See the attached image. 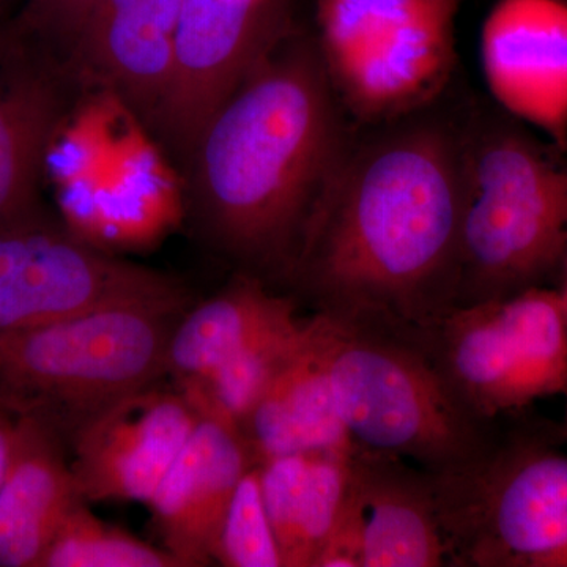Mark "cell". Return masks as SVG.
<instances>
[{
	"label": "cell",
	"mask_w": 567,
	"mask_h": 567,
	"mask_svg": "<svg viewBox=\"0 0 567 567\" xmlns=\"http://www.w3.org/2000/svg\"><path fill=\"white\" fill-rule=\"evenodd\" d=\"M63 447L47 424L18 417L17 453L0 487V567H40L62 522L82 502Z\"/></svg>",
	"instance_id": "ac0fdd59"
},
{
	"label": "cell",
	"mask_w": 567,
	"mask_h": 567,
	"mask_svg": "<svg viewBox=\"0 0 567 567\" xmlns=\"http://www.w3.org/2000/svg\"><path fill=\"white\" fill-rule=\"evenodd\" d=\"M316 41L282 35L205 125L188 163L197 210L248 274L289 282L352 137Z\"/></svg>",
	"instance_id": "7a4b0ae2"
},
{
	"label": "cell",
	"mask_w": 567,
	"mask_h": 567,
	"mask_svg": "<svg viewBox=\"0 0 567 567\" xmlns=\"http://www.w3.org/2000/svg\"><path fill=\"white\" fill-rule=\"evenodd\" d=\"M559 425H561V432H563V435H565V440L567 442V406H566L565 420H563V423Z\"/></svg>",
	"instance_id": "4dcf8cb0"
},
{
	"label": "cell",
	"mask_w": 567,
	"mask_h": 567,
	"mask_svg": "<svg viewBox=\"0 0 567 567\" xmlns=\"http://www.w3.org/2000/svg\"><path fill=\"white\" fill-rule=\"evenodd\" d=\"M199 421L182 391L159 382L118 399L70 442L81 498L148 505Z\"/></svg>",
	"instance_id": "8fae6325"
},
{
	"label": "cell",
	"mask_w": 567,
	"mask_h": 567,
	"mask_svg": "<svg viewBox=\"0 0 567 567\" xmlns=\"http://www.w3.org/2000/svg\"><path fill=\"white\" fill-rule=\"evenodd\" d=\"M462 133L427 110L350 142L289 282L317 312L423 331L456 308Z\"/></svg>",
	"instance_id": "6da1fadb"
},
{
	"label": "cell",
	"mask_w": 567,
	"mask_h": 567,
	"mask_svg": "<svg viewBox=\"0 0 567 567\" xmlns=\"http://www.w3.org/2000/svg\"><path fill=\"white\" fill-rule=\"evenodd\" d=\"M561 425L503 417L487 453L432 475L447 567H567Z\"/></svg>",
	"instance_id": "8992f818"
},
{
	"label": "cell",
	"mask_w": 567,
	"mask_h": 567,
	"mask_svg": "<svg viewBox=\"0 0 567 567\" xmlns=\"http://www.w3.org/2000/svg\"><path fill=\"white\" fill-rule=\"evenodd\" d=\"M312 333L354 445L436 475L487 453L502 420L462 398L416 330L316 312Z\"/></svg>",
	"instance_id": "277c9868"
},
{
	"label": "cell",
	"mask_w": 567,
	"mask_h": 567,
	"mask_svg": "<svg viewBox=\"0 0 567 567\" xmlns=\"http://www.w3.org/2000/svg\"><path fill=\"white\" fill-rule=\"evenodd\" d=\"M162 301L188 298L169 276L85 244L63 224L0 230V333Z\"/></svg>",
	"instance_id": "9c48e42d"
},
{
	"label": "cell",
	"mask_w": 567,
	"mask_h": 567,
	"mask_svg": "<svg viewBox=\"0 0 567 567\" xmlns=\"http://www.w3.org/2000/svg\"><path fill=\"white\" fill-rule=\"evenodd\" d=\"M63 226L102 251L132 252L162 244L183 219L181 182L137 117L95 181L58 189Z\"/></svg>",
	"instance_id": "4fadbf2b"
},
{
	"label": "cell",
	"mask_w": 567,
	"mask_h": 567,
	"mask_svg": "<svg viewBox=\"0 0 567 567\" xmlns=\"http://www.w3.org/2000/svg\"><path fill=\"white\" fill-rule=\"evenodd\" d=\"M481 65L496 107L567 153V0H498Z\"/></svg>",
	"instance_id": "7c38bea8"
},
{
	"label": "cell",
	"mask_w": 567,
	"mask_h": 567,
	"mask_svg": "<svg viewBox=\"0 0 567 567\" xmlns=\"http://www.w3.org/2000/svg\"><path fill=\"white\" fill-rule=\"evenodd\" d=\"M462 133L456 308L505 300L561 278L567 260V162L502 110Z\"/></svg>",
	"instance_id": "3957f363"
},
{
	"label": "cell",
	"mask_w": 567,
	"mask_h": 567,
	"mask_svg": "<svg viewBox=\"0 0 567 567\" xmlns=\"http://www.w3.org/2000/svg\"><path fill=\"white\" fill-rule=\"evenodd\" d=\"M347 464L363 520V567H446L431 473L354 443Z\"/></svg>",
	"instance_id": "e0dca14e"
},
{
	"label": "cell",
	"mask_w": 567,
	"mask_h": 567,
	"mask_svg": "<svg viewBox=\"0 0 567 567\" xmlns=\"http://www.w3.org/2000/svg\"><path fill=\"white\" fill-rule=\"evenodd\" d=\"M18 443V417L0 406V487L13 464Z\"/></svg>",
	"instance_id": "83f0119b"
},
{
	"label": "cell",
	"mask_w": 567,
	"mask_h": 567,
	"mask_svg": "<svg viewBox=\"0 0 567 567\" xmlns=\"http://www.w3.org/2000/svg\"><path fill=\"white\" fill-rule=\"evenodd\" d=\"M95 0H25V24L40 37L43 50H63L73 54L82 25Z\"/></svg>",
	"instance_id": "484cf974"
},
{
	"label": "cell",
	"mask_w": 567,
	"mask_h": 567,
	"mask_svg": "<svg viewBox=\"0 0 567 567\" xmlns=\"http://www.w3.org/2000/svg\"><path fill=\"white\" fill-rule=\"evenodd\" d=\"M188 301L99 309L0 333V406L65 443L118 399L166 375V350Z\"/></svg>",
	"instance_id": "5b68a950"
},
{
	"label": "cell",
	"mask_w": 567,
	"mask_h": 567,
	"mask_svg": "<svg viewBox=\"0 0 567 567\" xmlns=\"http://www.w3.org/2000/svg\"><path fill=\"white\" fill-rule=\"evenodd\" d=\"M133 115L118 96L104 89L71 107L52 137L44 162V173L55 189L99 178L110 167Z\"/></svg>",
	"instance_id": "7402d4cb"
},
{
	"label": "cell",
	"mask_w": 567,
	"mask_h": 567,
	"mask_svg": "<svg viewBox=\"0 0 567 567\" xmlns=\"http://www.w3.org/2000/svg\"><path fill=\"white\" fill-rule=\"evenodd\" d=\"M240 431L256 464L352 446L309 320L303 344L252 406Z\"/></svg>",
	"instance_id": "d6986e66"
},
{
	"label": "cell",
	"mask_w": 567,
	"mask_h": 567,
	"mask_svg": "<svg viewBox=\"0 0 567 567\" xmlns=\"http://www.w3.org/2000/svg\"><path fill=\"white\" fill-rule=\"evenodd\" d=\"M252 465L256 461L240 427L200 416L148 502L164 548L178 566L215 561L227 507Z\"/></svg>",
	"instance_id": "9a60e30c"
},
{
	"label": "cell",
	"mask_w": 567,
	"mask_h": 567,
	"mask_svg": "<svg viewBox=\"0 0 567 567\" xmlns=\"http://www.w3.org/2000/svg\"><path fill=\"white\" fill-rule=\"evenodd\" d=\"M182 0H95L70 62L156 128L175 69Z\"/></svg>",
	"instance_id": "5bb4252c"
},
{
	"label": "cell",
	"mask_w": 567,
	"mask_h": 567,
	"mask_svg": "<svg viewBox=\"0 0 567 567\" xmlns=\"http://www.w3.org/2000/svg\"><path fill=\"white\" fill-rule=\"evenodd\" d=\"M282 32L276 0H182L175 69L156 130L189 159L205 125Z\"/></svg>",
	"instance_id": "30bf717a"
},
{
	"label": "cell",
	"mask_w": 567,
	"mask_h": 567,
	"mask_svg": "<svg viewBox=\"0 0 567 567\" xmlns=\"http://www.w3.org/2000/svg\"><path fill=\"white\" fill-rule=\"evenodd\" d=\"M297 320L293 298L275 293L259 276L240 275L183 312L167 342L166 375L177 390H188L245 347Z\"/></svg>",
	"instance_id": "ffe728a7"
},
{
	"label": "cell",
	"mask_w": 567,
	"mask_h": 567,
	"mask_svg": "<svg viewBox=\"0 0 567 567\" xmlns=\"http://www.w3.org/2000/svg\"><path fill=\"white\" fill-rule=\"evenodd\" d=\"M14 39H17V37L11 35L10 31L0 28V65H2L3 59L7 58V54H9L11 47H13Z\"/></svg>",
	"instance_id": "f1b7e54d"
},
{
	"label": "cell",
	"mask_w": 567,
	"mask_h": 567,
	"mask_svg": "<svg viewBox=\"0 0 567 567\" xmlns=\"http://www.w3.org/2000/svg\"><path fill=\"white\" fill-rule=\"evenodd\" d=\"M312 567H363V520L350 480L338 520Z\"/></svg>",
	"instance_id": "4316f807"
},
{
	"label": "cell",
	"mask_w": 567,
	"mask_h": 567,
	"mask_svg": "<svg viewBox=\"0 0 567 567\" xmlns=\"http://www.w3.org/2000/svg\"><path fill=\"white\" fill-rule=\"evenodd\" d=\"M350 450V447H349ZM346 451H312L286 567H312L344 505L349 487Z\"/></svg>",
	"instance_id": "cb8c5ba5"
},
{
	"label": "cell",
	"mask_w": 567,
	"mask_h": 567,
	"mask_svg": "<svg viewBox=\"0 0 567 567\" xmlns=\"http://www.w3.org/2000/svg\"><path fill=\"white\" fill-rule=\"evenodd\" d=\"M215 561L227 567H282L281 554L265 511L259 465L241 477L219 532Z\"/></svg>",
	"instance_id": "d4e9b609"
},
{
	"label": "cell",
	"mask_w": 567,
	"mask_h": 567,
	"mask_svg": "<svg viewBox=\"0 0 567 567\" xmlns=\"http://www.w3.org/2000/svg\"><path fill=\"white\" fill-rule=\"evenodd\" d=\"M561 284H559L558 295H559V301H561L563 306V312H565L566 320H567V260L565 265V270H563L561 275Z\"/></svg>",
	"instance_id": "f546056e"
},
{
	"label": "cell",
	"mask_w": 567,
	"mask_h": 567,
	"mask_svg": "<svg viewBox=\"0 0 567 567\" xmlns=\"http://www.w3.org/2000/svg\"><path fill=\"white\" fill-rule=\"evenodd\" d=\"M450 382L487 420L567 394V320L557 289L454 308L420 331Z\"/></svg>",
	"instance_id": "ba28073f"
},
{
	"label": "cell",
	"mask_w": 567,
	"mask_h": 567,
	"mask_svg": "<svg viewBox=\"0 0 567 567\" xmlns=\"http://www.w3.org/2000/svg\"><path fill=\"white\" fill-rule=\"evenodd\" d=\"M458 0H317V50L342 111L379 126L427 110L456 62Z\"/></svg>",
	"instance_id": "52a82bcc"
},
{
	"label": "cell",
	"mask_w": 567,
	"mask_h": 567,
	"mask_svg": "<svg viewBox=\"0 0 567 567\" xmlns=\"http://www.w3.org/2000/svg\"><path fill=\"white\" fill-rule=\"evenodd\" d=\"M70 110L55 58L14 39L0 65V230L51 221L40 205L39 183Z\"/></svg>",
	"instance_id": "2e32d148"
},
{
	"label": "cell",
	"mask_w": 567,
	"mask_h": 567,
	"mask_svg": "<svg viewBox=\"0 0 567 567\" xmlns=\"http://www.w3.org/2000/svg\"><path fill=\"white\" fill-rule=\"evenodd\" d=\"M40 567H181L166 550L93 516L84 499L62 522Z\"/></svg>",
	"instance_id": "603a6c76"
},
{
	"label": "cell",
	"mask_w": 567,
	"mask_h": 567,
	"mask_svg": "<svg viewBox=\"0 0 567 567\" xmlns=\"http://www.w3.org/2000/svg\"><path fill=\"white\" fill-rule=\"evenodd\" d=\"M305 334L306 320L301 319L270 331L182 393L200 416L241 427L252 406L303 344Z\"/></svg>",
	"instance_id": "44dd1931"
}]
</instances>
